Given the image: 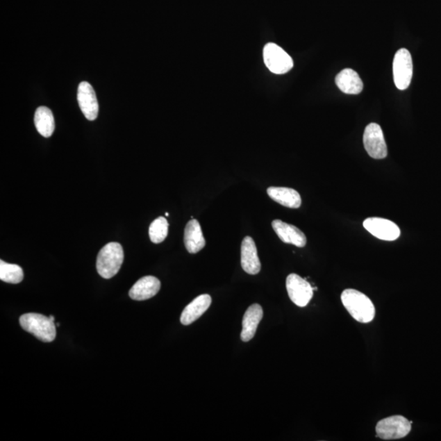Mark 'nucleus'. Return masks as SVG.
<instances>
[{
  "mask_svg": "<svg viewBox=\"0 0 441 441\" xmlns=\"http://www.w3.org/2000/svg\"><path fill=\"white\" fill-rule=\"evenodd\" d=\"M165 216H166V217H169V213H165Z\"/></svg>",
  "mask_w": 441,
  "mask_h": 441,
  "instance_id": "nucleus-23",
  "label": "nucleus"
},
{
  "mask_svg": "<svg viewBox=\"0 0 441 441\" xmlns=\"http://www.w3.org/2000/svg\"><path fill=\"white\" fill-rule=\"evenodd\" d=\"M49 318H50L51 320H52V322H55V319L53 317V315H50Z\"/></svg>",
  "mask_w": 441,
  "mask_h": 441,
  "instance_id": "nucleus-22",
  "label": "nucleus"
},
{
  "mask_svg": "<svg viewBox=\"0 0 441 441\" xmlns=\"http://www.w3.org/2000/svg\"><path fill=\"white\" fill-rule=\"evenodd\" d=\"M268 196L281 206L299 208L301 204L300 194L296 190L289 188L271 187L267 189Z\"/></svg>",
  "mask_w": 441,
  "mask_h": 441,
  "instance_id": "nucleus-18",
  "label": "nucleus"
},
{
  "mask_svg": "<svg viewBox=\"0 0 441 441\" xmlns=\"http://www.w3.org/2000/svg\"><path fill=\"white\" fill-rule=\"evenodd\" d=\"M20 324L25 331L44 342H53L57 336L54 322L41 314H24L20 318Z\"/></svg>",
  "mask_w": 441,
  "mask_h": 441,
  "instance_id": "nucleus-3",
  "label": "nucleus"
},
{
  "mask_svg": "<svg viewBox=\"0 0 441 441\" xmlns=\"http://www.w3.org/2000/svg\"><path fill=\"white\" fill-rule=\"evenodd\" d=\"M161 283L155 276H148L138 281L129 291V297L133 300L144 301L153 298L159 292Z\"/></svg>",
  "mask_w": 441,
  "mask_h": 441,
  "instance_id": "nucleus-13",
  "label": "nucleus"
},
{
  "mask_svg": "<svg viewBox=\"0 0 441 441\" xmlns=\"http://www.w3.org/2000/svg\"><path fill=\"white\" fill-rule=\"evenodd\" d=\"M184 243L190 253H197L206 246V239L203 238L201 224L197 220H190L185 226Z\"/></svg>",
  "mask_w": 441,
  "mask_h": 441,
  "instance_id": "nucleus-16",
  "label": "nucleus"
},
{
  "mask_svg": "<svg viewBox=\"0 0 441 441\" xmlns=\"http://www.w3.org/2000/svg\"><path fill=\"white\" fill-rule=\"evenodd\" d=\"M263 317L262 306L259 304L250 306L246 310L242 322V332H241V340L244 342H249L256 333L257 328Z\"/></svg>",
  "mask_w": 441,
  "mask_h": 441,
  "instance_id": "nucleus-15",
  "label": "nucleus"
},
{
  "mask_svg": "<svg viewBox=\"0 0 441 441\" xmlns=\"http://www.w3.org/2000/svg\"><path fill=\"white\" fill-rule=\"evenodd\" d=\"M335 82L338 88L347 94H359L364 88L358 74L349 68L342 69L336 76Z\"/></svg>",
  "mask_w": 441,
  "mask_h": 441,
  "instance_id": "nucleus-17",
  "label": "nucleus"
},
{
  "mask_svg": "<svg viewBox=\"0 0 441 441\" xmlns=\"http://www.w3.org/2000/svg\"><path fill=\"white\" fill-rule=\"evenodd\" d=\"M412 422L401 415L386 417L378 422L376 433L385 440H398L406 438L410 433Z\"/></svg>",
  "mask_w": 441,
  "mask_h": 441,
  "instance_id": "nucleus-4",
  "label": "nucleus"
},
{
  "mask_svg": "<svg viewBox=\"0 0 441 441\" xmlns=\"http://www.w3.org/2000/svg\"><path fill=\"white\" fill-rule=\"evenodd\" d=\"M212 303V298L208 294H202L194 299L192 303L185 306L182 315H181V323L183 326H189L194 323L203 314L210 308Z\"/></svg>",
  "mask_w": 441,
  "mask_h": 441,
  "instance_id": "nucleus-14",
  "label": "nucleus"
},
{
  "mask_svg": "<svg viewBox=\"0 0 441 441\" xmlns=\"http://www.w3.org/2000/svg\"><path fill=\"white\" fill-rule=\"evenodd\" d=\"M365 228L376 238L386 240H396L401 235V230L394 222L381 217H369L364 221Z\"/></svg>",
  "mask_w": 441,
  "mask_h": 441,
  "instance_id": "nucleus-9",
  "label": "nucleus"
},
{
  "mask_svg": "<svg viewBox=\"0 0 441 441\" xmlns=\"http://www.w3.org/2000/svg\"><path fill=\"white\" fill-rule=\"evenodd\" d=\"M272 227L283 242L294 244L299 248H303L306 244V235L298 227L278 219L272 222Z\"/></svg>",
  "mask_w": 441,
  "mask_h": 441,
  "instance_id": "nucleus-12",
  "label": "nucleus"
},
{
  "mask_svg": "<svg viewBox=\"0 0 441 441\" xmlns=\"http://www.w3.org/2000/svg\"><path fill=\"white\" fill-rule=\"evenodd\" d=\"M241 266L249 275H257L261 271L256 244L250 236H246L241 244Z\"/></svg>",
  "mask_w": 441,
  "mask_h": 441,
  "instance_id": "nucleus-11",
  "label": "nucleus"
},
{
  "mask_svg": "<svg viewBox=\"0 0 441 441\" xmlns=\"http://www.w3.org/2000/svg\"><path fill=\"white\" fill-rule=\"evenodd\" d=\"M169 222L164 217H158L152 222L149 228L150 239L154 244L163 242L168 236Z\"/></svg>",
  "mask_w": 441,
  "mask_h": 441,
  "instance_id": "nucleus-21",
  "label": "nucleus"
},
{
  "mask_svg": "<svg viewBox=\"0 0 441 441\" xmlns=\"http://www.w3.org/2000/svg\"><path fill=\"white\" fill-rule=\"evenodd\" d=\"M124 249L117 242H110L100 250L97 258V270L104 278L114 277L124 262Z\"/></svg>",
  "mask_w": 441,
  "mask_h": 441,
  "instance_id": "nucleus-2",
  "label": "nucleus"
},
{
  "mask_svg": "<svg viewBox=\"0 0 441 441\" xmlns=\"http://www.w3.org/2000/svg\"><path fill=\"white\" fill-rule=\"evenodd\" d=\"M413 77L412 56L406 49L398 50L393 60L394 83L398 90H406Z\"/></svg>",
  "mask_w": 441,
  "mask_h": 441,
  "instance_id": "nucleus-6",
  "label": "nucleus"
},
{
  "mask_svg": "<svg viewBox=\"0 0 441 441\" xmlns=\"http://www.w3.org/2000/svg\"><path fill=\"white\" fill-rule=\"evenodd\" d=\"M78 106L87 119L95 120L99 115V106L94 88L90 83L81 82L78 88L77 95Z\"/></svg>",
  "mask_w": 441,
  "mask_h": 441,
  "instance_id": "nucleus-10",
  "label": "nucleus"
},
{
  "mask_svg": "<svg viewBox=\"0 0 441 441\" xmlns=\"http://www.w3.org/2000/svg\"><path fill=\"white\" fill-rule=\"evenodd\" d=\"M24 278L22 268L18 265L0 261V280L9 284H19Z\"/></svg>",
  "mask_w": 441,
  "mask_h": 441,
  "instance_id": "nucleus-20",
  "label": "nucleus"
},
{
  "mask_svg": "<svg viewBox=\"0 0 441 441\" xmlns=\"http://www.w3.org/2000/svg\"><path fill=\"white\" fill-rule=\"evenodd\" d=\"M363 142L365 150L370 157L382 160L388 156V147L380 125L371 123L365 128Z\"/></svg>",
  "mask_w": 441,
  "mask_h": 441,
  "instance_id": "nucleus-7",
  "label": "nucleus"
},
{
  "mask_svg": "<svg viewBox=\"0 0 441 441\" xmlns=\"http://www.w3.org/2000/svg\"><path fill=\"white\" fill-rule=\"evenodd\" d=\"M341 300L347 312L356 322L367 324L374 319V305L363 292L352 289L346 290L342 292Z\"/></svg>",
  "mask_w": 441,
  "mask_h": 441,
  "instance_id": "nucleus-1",
  "label": "nucleus"
},
{
  "mask_svg": "<svg viewBox=\"0 0 441 441\" xmlns=\"http://www.w3.org/2000/svg\"><path fill=\"white\" fill-rule=\"evenodd\" d=\"M263 59L267 67L276 75H283L294 67L290 56L276 44L269 43L265 46Z\"/></svg>",
  "mask_w": 441,
  "mask_h": 441,
  "instance_id": "nucleus-5",
  "label": "nucleus"
},
{
  "mask_svg": "<svg viewBox=\"0 0 441 441\" xmlns=\"http://www.w3.org/2000/svg\"><path fill=\"white\" fill-rule=\"evenodd\" d=\"M35 125L37 131L44 138L53 135L55 122L52 111L46 106H40L35 114Z\"/></svg>",
  "mask_w": 441,
  "mask_h": 441,
  "instance_id": "nucleus-19",
  "label": "nucleus"
},
{
  "mask_svg": "<svg viewBox=\"0 0 441 441\" xmlns=\"http://www.w3.org/2000/svg\"><path fill=\"white\" fill-rule=\"evenodd\" d=\"M286 289L292 303L300 308L308 305L313 297V286L297 274H290L287 277Z\"/></svg>",
  "mask_w": 441,
  "mask_h": 441,
  "instance_id": "nucleus-8",
  "label": "nucleus"
}]
</instances>
